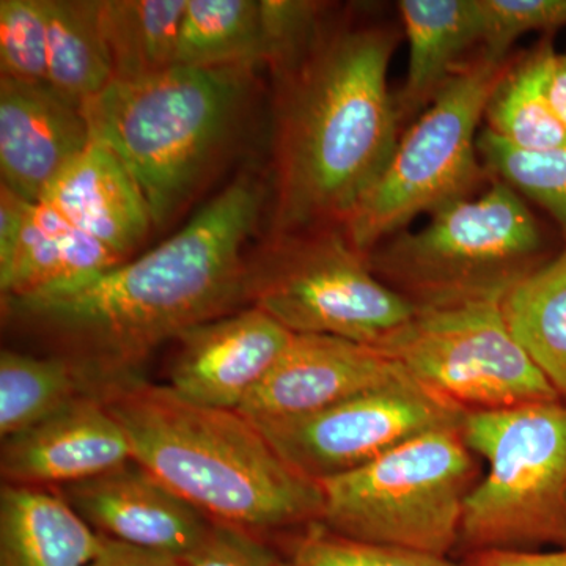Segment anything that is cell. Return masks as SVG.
<instances>
[{"label":"cell","instance_id":"484cf974","mask_svg":"<svg viewBox=\"0 0 566 566\" xmlns=\"http://www.w3.org/2000/svg\"><path fill=\"white\" fill-rule=\"evenodd\" d=\"M266 65L260 0H188L178 35L177 66Z\"/></svg>","mask_w":566,"mask_h":566},{"label":"cell","instance_id":"e0dca14e","mask_svg":"<svg viewBox=\"0 0 566 566\" xmlns=\"http://www.w3.org/2000/svg\"><path fill=\"white\" fill-rule=\"evenodd\" d=\"M122 262L155 230L150 208L115 153L92 144L51 182L40 199Z\"/></svg>","mask_w":566,"mask_h":566},{"label":"cell","instance_id":"3957f363","mask_svg":"<svg viewBox=\"0 0 566 566\" xmlns=\"http://www.w3.org/2000/svg\"><path fill=\"white\" fill-rule=\"evenodd\" d=\"M134 463L212 523L253 534L319 523L322 488L279 457L243 415L193 405L140 376L103 390Z\"/></svg>","mask_w":566,"mask_h":566},{"label":"cell","instance_id":"5b68a950","mask_svg":"<svg viewBox=\"0 0 566 566\" xmlns=\"http://www.w3.org/2000/svg\"><path fill=\"white\" fill-rule=\"evenodd\" d=\"M551 259L524 197L493 177L482 193L446 205L422 229L403 230L367 253L371 271L416 307L505 300Z\"/></svg>","mask_w":566,"mask_h":566},{"label":"cell","instance_id":"603a6c76","mask_svg":"<svg viewBox=\"0 0 566 566\" xmlns=\"http://www.w3.org/2000/svg\"><path fill=\"white\" fill-rule=\"evenodd\" d=\"M99 397L87 371L61 354L0 353V434L31 430L82 398Z\"/></svg>","mask_w":566,"mask_h":566},{"label":"cell","instance_id":"7402d4cb","mask_svg":"<svg viewBox=\"0 0 566 566\" xmlns=\"http://www.w3.org/2000/svg\"><path fill=\"white\" fill-rule=\"evenodd\" d=\"M48 82L74 106L95 98L114 81L99 0H44Z\"/></svg>","mask_w":566,"mask_h":566},{"label":"cell","instance_id":"277c9868","mask_svg":"<svg viewBox=\"0 0 566 566\" xmlns=\"http://www.w3.org/2000/svg\"><path fill=\"white\" fill-rule=\"evenodd\" d=\"M255 66H174L112 81L84 104L92 140L125 164L155 230L188 210L232 153L255 88Z\"/></svg>","mask_w":566,"mask_h":566},{"label":"cell","instance_id":"d4e9b609","mask_svg":"<svg viewBox=\"0 0 566 566\" xmlns=\"http://www.w3.org/2000/svg\"><path fill=\"white\" fill-rule=\"evenodd\" d=\"M114 81H137L177 66L188 0H99Z\"/></svg>","mask_w":566,"mask_h":566},{"label":"cell","instance_id":"d6a6232c","mask_svg":"<svg viewBox=\"0 0 566 566\" xmlns=\"http://www.w3.org/2000/svg\"><path fill=\"white\" fill-rule=\"evenodd\" d=\"M88 566H185V564L181 558L140 549V547L115 542L104 536L102 551Z\"/></svg>","mask_w":566,"mask_h":566},{"label":"cell","instance_id":"9a60e30c","mask_svg":"<svg viewBox=\"0 0 566 566\" xmlns=\"http://www.w3.org/2000/svg\"><path fill=\"white\" fill-rule=\"evenodd\" d=\"M133 461L122 424L102 397H87L31 430L3 439L0 474L7 485L61 490Z\"/></svg>","mask_w":566,"mask_h":566},{"label":"cell","instance_id":"1f68e13d","mask_svg":"<svg viewBox=\"0 0 566 566\" xmlns=\"http://www.w3.org/2000/svg\"><path fill=\"white\" fill-rule=\"evenodd\" d=\"M29 203L0 185V271L9 266L17 252Z\"/></svg>","mask_w":566,"mask_h":566},{"label":"cell","instance_id":"7c38bea8","mask_svg":"<svg viewBox=\"0 0 566 566\" xmlns=\"http://www.w3.org/2000/svg\"><path fill=\"white\" fill-rule=\"evenodd\" d=\"M406 379L411 376L378 346L294 334L281 360L238 412L253 423L292 419Z\"/></svg>","mask_w":566,"mask_h":566},{"label":"cell","instance_id":"8fae6325","mask_svg":"<svg viewBox=\"0 0 566 566\" xmlns=\"http://www.w3.org/2000/svg\"><path fill=\"white\" fill-rule=\"evenodd\" d=\"M464 415L406 379L312 415L252 423L290 468L318 483L363 468L416 436L458 427Z\"/></svg>","mask_w":566,"mask_h":566},{"label":"cell","instance_id":"ffe728a7","mask_svg":"<svg viewBox=\"0 0 566 566\" xmlns=\"http://www.w3.org/2000/svg\"><path fill=\"white\" fill-rule=\"evenodd\" d=\"M123 263L48 205L29 203L13 260L0 271V294L25 297L91 281Z\"/></svg>","mask_w":566,"mask_h":566},{"label":"cell","instance_id":"2e32d148","mask_svg":"<svg viewBox=\"0 0 566 566\" xmlns=\"http://www.w3.org/2000/svg\"><path fill=\"white\" fill-rule=\"evenodd\" d=\"M91 144L84 112L50 85L0 77V175L11 192L40 202Z\"/></svg>","mask_w":566,"mask_h":566},{"label":"cell","instance_id":"d6986e66","mask_svg":"<svg viewBox=\"0 0 566 566\" xmlns=\"http://www.w3.org/2000/svg\"><path fill=\"white\" fill-rule=\"evenodd\" d=\"M103 542L61 493L3 483L0 566H88Z\"/></svg>","mask_w":566,"mask_h":566},{"label":"cell","instance_id":"8992f818","mask_svg":"<svg viewBox=\"0 0 566 566\" xmlns=\"http://www.w3.org/2000/svg\"><path fill=\"white\" fill-rule=\"evenodd\" d=\"M461 434L488 463L465 499L460 542L471 554L566 547V403L465 412Z\"/></svg>","mask_w":566,"mask_h":566},{"label":"cell","instance_id":"7a4b0ae2","mask_svg":"<svg viewBox=\"0 0 566 566\" xmlns=\"http://www.w3.org/2000/svg\"><path fill=\"white\" fill-rule=\"evenodd\" d=\"M400 32L324 17L275 66L270 232L340 229L375 185L401 136L387 74Z\"/></svg>","mask_w":566,"mask_h":566},{"label":"cell","instance_id":"f546056e","mask_svg":"<svg viewBox=\"0 0 566 566\" xmlns=\"http://www.w3.org/2000/svg\"><path fill=\"white\" fill-rule=\"evenodd\" d=\"M486 31L482 52L493 61L510 59L515 41L531 32L566 28V0H482Z\"/></svg>","mask_w":566,"mask_h":566},{"label":"cell","instance_id":"9c48e42d","mask_svg":"<svg viewBox=\"0 0 566 566\" xmlns=\"http://www.w3.org/2000/svg\"><path fill=\"white\" fill-rule=\"evenodd\" d=\"M245 304L290 333L367 345L385 340L417 308L371 271L338 227L268 237L248 255Z\"/></svg>","mask_w":566,"mask_h":566},{"label":"cell","instance_id":"e575fe53","mask_svg":"<svg viewBox=\"0 0 566 566\" xmlns=\"http://www.w3.org/2000/svg\"><path fill=\"white\" fill-rule=\"evenodd\" d=\"M549 99L554 112L566 129V51L556 52L549 77Z\"/></svg>","mask_w":566,"mask_h":566},{"label":"cell","instance_id":"836d02e7","mask_svg":"<svg viewBox=\"0 0 566 566\" xmlns=\"http://www.w3.org/2000/svg\"><path fill=\"white\" fill-rule=\"evenodd\" d=\"M469 566H566V547L549 551H486L471 554Z\"/></svg>","mask_w":566,"mask_h":566},{"label":"cell","instance_id":"30bf717a","mask_svg":"<svg viewBox=\"0 0 566 566\" xmlns=\"http://www.w3.org/2000/svg\"><path fill=\"white\" fill-rule=\"evenodd\" d=\"M502 303L480 297L417 307L375 346L464 412L560 400L513 337Z\"/></svg>","mask_w":566,"mask_h":566},{"label":"cell","instance_id":"ac0fdd59","mask_svg":"<svg viewBox=\"0 0 566 566\" xmlns=\"http://www.w3.org/2000/svg\"><path fill=\"white\" fill-rule=\"evenodd\" d=\"M397 10L409 44L405 84L394 95L403 128L482 50L486 20L482 0H400Z\"/></svg>","mask_w":566,"mask_h":566},{"label":"cell","instance_id":"83f0119b","mask_svg":"<svg viewBox=\"0 0 566 566\" xmlns=\"http://www.w3.org/2000/svg\"><path fill=\"white\" fill-rule=\"evenodd\" d=\"M279 556L277 566H469L422 551L357 542L319 523L305 527Z\"/></svg>","mask_w":566,"mask_h":566},{"label":"cell","instance_id":"52a82bcc","mask_svg":"<svg viewBox=\"0 0 566 566\" xmlns=\"http://www.w3.org/2000/svg\"><path fill=\"white\" fill-rule=\"evenodd\" d=\"M510 59L497 62L476 51L401 133L385 170L340 227L354 249L367 255L419 216L490 182L476 148L479 125Z\"/></svg>","mask_w":566,"mask_h":566},{"label":"cell","instance_id":"4fadbf2b","mask_svg":"<svg viewBox=\"0 0 566 566\" xmlns=\"http://www.w3.org/2000/svg\"><path fill=\"white\" fill-rule=\"evenodd\" d=\"M293 337L252 305L199 324L177 340L169 387L193 405L240 411Z\"/></svg>","mask_w":566,"mask_h":566},{"label":"cell","instance_id":"5bb4252c","mask_svg":"<svg viewBox=\"0 0 566 566\" xmlns=\"http://www.w3.org/2000/svg\"><path fill=\"white\" fill-rule=\"evenodd\" d=\"M59 491L99 535L181 560L212 526L210 517L134 461Z\"/></svg>","mask_w":566,"mask_h":566},{"label":"cell","instance_id":"cb8c5ba5","mask_svg":"<svg viewBox=\"0 0 566 566\" xmlns=\"http://www.w3.org/2000/svg\"><path fill=\"white\" fill-rule=\"evenodd\" d=\"M502 308L517 344L566 403V248L516 283Z\"/></svg>","mask_w":566,"mask_h":566},{"label":"cell","instance_id":"44dd1931","mask_svg":"<svg viewBox=\"0 0 566 566\" xmlns=\"http://www.w3.org/2000/svg\"><path fill=\"white\" fill-rule=\"evenodd\" d=\"M553 39L546 35L509 65L488 99L485 129L523 151L565 147L566 129L549 99Z\"/></svg>","mask_w":566,"mask_h":566},{"label":"cell","instance_id":"ba28073f","mask_svg":"<svg viewBox=\"0 0 566 566\" xmlns=\"http://www.w3.org/2000/svg\"><path fill=\"white\" fill-rule=\"evenodd\" d=\"M472 453L461 424L416 436L363 468L318 482L319 524L357 542L449 556L475 485Z\"/></svg>","mask_w":566,"mask_h":566},{"label":"cell","instance_id":"f1b7e54d","mask_svg":"<svg viewBox=\"0 0 566 566\" xmlns=\"http://www.w3.org/2000/svg\"><path fill=\"white\" fill-rule=\"evenodd\" d=\"M0 74L6 80L46 84L48 18L44 0L0 2Z\"/></svg>","mask_w":566,"mask_h":566},{"label":"cell","instance_id":"4dcf8cb0","mask_svg":"<svg viewBox=\"0 0 566 566\" xmlns=\"http://www.w3.org/2000/svg\"><path fill=\"white\" fill-rule=\"evenodd\" d=\"M277 551L262 535L244 528L212 523L189 556L182 558L185 566H277Z\"/></svg>","mask_w":566,"mask_h":566},{"label":"cell","instance_id":"4316f807","mask_svg":"<svg viewBox=\"0 0 566 566\" xmlns=\"http://www.w3.org/2000/svg\"><path fill=\"white\" fill-rule=\"evenodd\" d=\"M488 174L539 205L566 240V145L546 151H523L486 132L476 140Z\"/></svg>","mask_w":566,"mask_h":566},{"label":"cell","instance_id":"6da1fadb","mask_svg":"<svg viewBox=\"0 0 566 566\" xmlns=\"http://www.w3.org/2000/svg\"><path fill=\"white\" fill-rule=\"evenodd\" d=\"M270 199L263 177L238 175L158 248L69 289L7 297L3 322L57 346L103 394L166 342L245 304V243Z\"/></svg>","mask_w":566,"mask_h":566}]
</instances>
